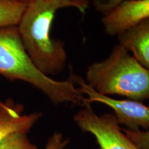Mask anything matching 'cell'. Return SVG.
Returning a JSON list of instances; mask_svg holds the SVG:
<instances>
[{"label":"cell","mask_w":149,"mask_h":149,"mask_svg":"<svg viewBox=\"0 0 149 149\" xmlns=\"http://www.w3.org/2000/svg\"><path fill=\"white\" fill-rule=\"evenodd\" d=\"M88 3V0H29L28 2L17 25L18 31L27 53L46 75L62 71L67 61L64 43L53 39L51 34L56 13L67 7L85 13Z\"/></svg>","instance_id":"obj_1"},{"label":"cell","mask_w":149,"mask_h":149,"mask_svg":"<svg viewBox=\"0 0 149 149\" xmlns=\"http://www.w3.org/2000/svg\"><path fill=\"white\" fill-rule=\"evenodd\" d=\"M0 74L30 84L55 105L70 103L83 107L86 104L85 96L70 78L57 81L38 69L24 48L17 26L0 29Z\"/></svg>","instance_id":"obj_2"},{"label":"cell","mask_w":149,"mask_h":149,"mask_svg":"<svg viewBox=\"0 0 149 149\" xmlns=\"http://www.w3.org/2000/svg\"><path fill=\"white\" fill-rule=\"evenodd\" d=\"M85 81L104 95L149 100V71L120 43L107 58L89 65Z\"/></svg>","instance_id":"obj_3"},{"label":"cell","mask_w":149,"mask_h":149,"mask_svg":"<svg viewBox=\"0 0 149 149\" xmlns=\"http://www.w3.org/2000/svg\"><path fill=\"white\" fill-rule=\"evenodd\" d=\"M73 121L81 131L94 136L100 149H141L124 133L114 114L97 115L90 103L74 115Z\"/></svg>","instance_id":"obj_4"},{"label":"cell","mask_w":149,"mask_h":149,"mask_svg":"<svg viewBox=\"0 0 149 149\" xmlns=\"http://www.w3.org/2000/svg\"><path fill=\"white\" fill-rule=\"evenodd\" d=\"M81 94L85 96L86 104L93 102L103 104L114 112L120 125L125 126L126 129L149 130V107L142 102L133 100H117L110 96L100 94L87 84L79 75L71 74L70 77Z\"/></svg>","instance_id":"obj_5"},{"label":"cell","mask_w":149,"mask_h":149,"mask_svg":"<svg viewBox=\"0 0 149 149\" xmlns=\"http://www.w3.org/2000/svg\"><path fill=\"white\" fill-rule=\"evenodd\" d=\"M149 19V0H123L105 13L102 19L104 31L118 36L136 24Z\"/></svg>","instance_id":"obj_6"},{"label":"cell","mask_w":149,"mask_h":149,"mask_svg":"<svg viewBox=\"0 0 149 149\" xmlns=\"http://www.w3.org/2000/svg\"><path fill=\"white\" fill-rule=\"evenodd\" d=\"M23 107L12 100L6 101V105L0 110V146L11 135L26 133L31 130L41 118L42 114L34 112L24 115Z\"/></svg>","instance_id":"obj_7"},{"label":"cell","mask_w":149,"mask_h":149,"mask_svg":"<svg viewBox=\"0 0 149 149\" xmlns=\"http://www.w3.org/2000/svg\"><path fill=\"white\" fill-rule=\"evenodd\" d=\"M118 37L120 44L149 71V19L126 30Z\"/></svg>","instance_id":"obj_8"},{"label":"cell","mask_w":149,"mask_h":149,"mask_svg":"<svg viewBox=\"0 0 149 149\" xmlns=\"http://www.w3.org/2000/svg\"><path fill=\"white\" fill-rule=\"evenodd\" d=\"M29 0H0V29L17 26Z\"/></svg>","instance_id":"obj_9"},{"label":"cell","mask_w":149,"mask_h":149,"mask_svg":"<svg viewBox=\"0 0 149 149\" xmlns=\"http://www.w3.org/2000/svg\"><path fill=\"white\" fill-rule=\"evenodd\" d=\"M0 149H39L26 133L11 135L0 146Z\"/></svg>","instance_id":"obj_10"},{"label":"cell","mask_w":149,"mask_h":149,"mask_svg":"<svg viewBox=\"0 0 149 149\" xmlns=\"http://www.w3.org/2000/svg\"><path fill=\"white\" fill-rule=\"evenodd\" d=\"M124 133L141 149H149V130L133 131L124 128Z\"/></svg>","instance_id":"obj_11"},{"label":"cell","mask_w":149,"mask_h":149,"mask_svg":"<svg viewBox=\"0 0 149 149\" xmlns=\"http://www.w3.org/2000/svg\"><path fill=\"white\" fill-rule=\"evenodd\" d=\"M68 144L69 139L61 132L55 131L48 138L45 149H69Z\"/></svg>","instance_id":"obj_12"},{"label":"cell","mask_w":149,"mask_h":149,"mask_svg":"<svg viewBox=\"0 0 149 149\" xmlns=\"http://www.w3.org/2000/svg\"><path fill=\"white\" fill-rule=\"evenodd\" d=\"M122 1L123 0H108L106 2L98 3V8L102 12L107 13L111 9L114 8L115 6H116Z\"/></svg>","instance_id":"obj_13"},{"label":"cell","mask_w":149,"mask_h":149,"mask_svg":"<svg viewBox=\"0 0 149 149\" xmlns=\"http://www.w3.org/2000/svg\"><path fill=\"white\" fill-rule=\"evenodd\" d=\"M6 105V102H2L0 100V110H1Z\"/></svg>","instance_id":"obj_14"}]
</instances>
